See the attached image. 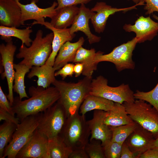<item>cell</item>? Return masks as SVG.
Listing matches in <instances>:
<instances>
[{
    "label": "cell",
    "instance_id": "obj_1",
    "mask_svg": "<svg viewBox=\"0 0 158 158\" xmlns=\"http://www.w3.org/2000/svg\"><path fill=\"white\" fill-rule=\"evenodd\" d=\"M28 93L30 97L24 100L19 97H14L13 109L20 121L27 116L44 112L56 103L60 97L55 87L44 88L41 86L30 87Z\"/></svg>",
    "mask_w": 158,
    "mask_h": 158
},
{
    "label": "cell",
    "instance_id": "obj_2",
    "mask_svg": "<svg viewBox=\"0 0 158 158\" xmlns=\"http://www.w3.org/2000/svg\"><path fill=\"white\" fill-rule=\"evenodd\" d=\"M92 77H85L77 83L56 80L52 84L59 90L58 101L64 108L67 116L78 112L86 97L90 94Z\"/></svg>",
    "mask_w": 158,
    "mask_h": 158
},
{
    "label": "cell",
    "instance_id": "obj_3",
    "mask_svg": "<svg viewBox=\"0 0 158 158\" xmlns=\"http://www.w3.org/2000/svg\"><path fill=\"white\" fill-rule=\"evenodd\" d=\"M43 32L38 30L30 46L21 45L16 55L18 59L23 58L19 63L32 66L44 65L49 57L52 51V44L54 37L53 32L43 37Z\"/></svg>",
    "mask_w": 158,
    "mask_h": 158
},
{
    "label": "cell",
    "instance_id": "obj_4",
    "mask_svg": "<svg viewBox=\"0 0 158 158\" xmlns=\"http://www.w3.org/2000/svg\"><path fill=\"white\" fill-rule=\"evenodd\" d=\"M90 134L85 115H80L78 112L67 117L59 135L73 150L84 149L89 142Z\"/></svg>",
    "mask_w": 158,
    "mask_h": 158
},
{
    "label": "cell",
    "instance_id": "obj_5",
    "mask_svg": "<svg viewBox=\"0 0 158 158\" xmlns=\"http://www.w3.org/2000/svg\"><path fill=\"white\" fill-rule=\"evenodd\" d=\"M122 104L134 121L151 132L155 139L158 137V111L154 107L141 99Z\"/></svg>",
    "mask_w": 158,
    "mask_h": 158
},
{
    "label": "cell",
    "instance_id": "obj_6",
    "mask_svg": "<svg viewBox=\"0 0 158 158\" xmlns=\"http://www.w3.org/2000/svg\"><path fill=\"white\" fill-rule=\"evenodd\" d=\"M42 113L28 116L17 125L11 140L4 149L2 158H16L18 152L28 141L37 128Z\"/></svg>",
    "mask_w": 158,
    "mask_h": 158
},
{
    "label": "cell",
    "instance_id": "obj_7",
    "mask_svg": "<svg viewBox=\"0 0 158 158\" xmlns=\"http://www.w3.org/2000/svg\"><path fill=\"white\" fill-rule=\"evenodd\" d=\"M108 82L107 79L102 75L92 79L90 95L102 97L121 104L135 101L134 92L128 84L123 83L117 87H112L108 85Z\"/></svg>",
    "mask_w": 158,
    "mask_h": 158
},
{
    "label": "cell",
    "instance_id": "obj_8",
    "mask_svg": "<svg viewBox=\"0 0 158 158\" xmlns=\"http://www.w3.org/2000/svg\"><path fill=\"white\" fill-rule=\"evenodd\" d=\"M137 43V40L135 37L115 47L109 54H104L103 52L99 51L96 52L95 61L97 64L102 61L112 63L119 72L125 69L134 70L135 63L132 57Z\"/></svg>",
    "mask_w": 158,
    "mask_h": 158
},
{
    "label": "cell",
    "instance_id": "obj_9",
    "mask_svg": "<svg viewBox=\"0 0 158 158\" xmlns=\"http://www.w3.org/2000/svg\"><path fill=\"white\" fill-rule=\"evenodd\" d=\"M66 111L58 101L42 112L37 129L48 139L59 135L66 120Z\"/></svg>",
    "mask_w": 158,
    "mask_h": 158
},
{
    "label": "cell",
    "instance_id": "obj_10",
    "mask_svg": "<svg viewBox=\"0 0 158 158\" xmlns=\"http://www.w3.org/2000/svg\"><path fill=\"white\" fill-rule=\"evenodd\" d=\"M16 49V47L12 40L7 42L6 45L2 43L0 45V63L4 69V71L1 73V77L2 79L6 78L8 88V94L6 96L11 106L14 99L13 86L15 71L13 60Z\"/></svg>",
    "mask_w": 158,
    "mask_h": 158
},
{
    "label": "cell",
    "instance_id": "obj_11",
    "mask_svg": "<svg viewBox=\"0 0 158 158\" xmlns=\"http://www.w3.org/2000/svg\"><path fill=\"white\" fill-rule=\"evenodd\" d=\"M48 141L49 139L37 128L16 158H51Z\"/></svg>",
    "mask_w": 158,
    "mask_h": 158
},
{
    "label": "cell",
    "instance_id": "obj_12",
    "mask_svg": "<svg viewBox=\"0 0 158 158\" xmlns=\"http://www.w3.org/2000/svg\"><path fill=\"white\" fill-rule=\"evenodd\" d=\"M126 32H134L138 43L151 41L158 32V23L152 20L150 16L146 17L140 16L134 25L126 24L123 27Z\"/></svg>",
    "mask_w": 158,
    "mask_h": 158
},
{
    "label": "cell",
    "instance_id": "obj_13",
    "mask_svg": "<svg viewBox=\"0 0 158 158\" xmlns=\"http://www.w3.org/2000/svg\"><path fill=\"white\" fill-rule=\"evenodd\" d=\"M16 0L21 9V21L24 25L25 21L30 20H35L32 23V25L40 24L44 21V18L48 17L51 19L57 12L56 8L58 4L56 1L54 2L49 7L41 8L36 4L38 0H31L30 3L26 4L20 3V0Z\"/></svg>",
    "mask_w": 158,
    "mask_h": 158
},
{
    "label": "cell",
    "instance_id": "obj_14",
    "mask_svg": "<svg viewBox=\"0 0 158 158\" xmlns=\"http://www.w3.org/2000/svg\"><path fill=\"white\" fill-rule=\"evenodd\" d=\"M139 3L135 5L125 8L113 7L106 3L101 1L96 3L91 10L94 12L90 20L95 32L99 33L103 32L105 30L108 18L115 13L122 11L126 12L136 9V6H141Z\"/></svg>",
    "mask_w": 158,
    "mask_h": 158
},
{
    "label": "cell",
    "instance_id": "obj_15",
    "mask_svg": "<svg viewBox=\"0 0 158 158\" xmlns=\"http://www.w3.org/2000/svg\"><path fill=\"white\" fill-rule=\"evenodd\" d=\"M155 139L151 132L138 123L125 142L138 158L139 155L152 148Z\"/></svg>",
    "mask_w": 158,
    "mask_h": 158
},
{
    "label": "cell",
    "instance_id": "obj_16",
    "mask_svg": "<svg viewBox=\"0 0 158 158\" xmlns=\"http://www.w3.org/2000/svg\"><path fill=\"white\" fill-rule=\"evenodd\" d=\"M109 112L102 110H94L92 118L87 121L91 132L90 141L93 139L99 140L102 144L111 140V130L110 126L104 123Z\"/></svg>",
    "mask_w": 158,
    "mask_h": 158
},
{
    "label": "cell",
    "instance_id": "obj_17",
    "mask_svg": "<svg viewBox=\"0 0 158 158\" xmlns=\"http://www.w3.org/2000/svg\"><path fill=\"white\" fill-rule=\"evenodd\" d=\"M79 8V12L71 27L69 28L70 34H74L75 32L80 31L86 36L90 44L99 42L101 37L91 32L89 25V20L94 12L87 7L85 4H81Z\"/></svg>",
    "mask_w": 158,
    "mask_h": 158
},
{
    "label": "cell",
    "instance_id": "obj_18",
    "mask_svg": "<svg viewBox=\"0 0 158 158\" xmlns=\"http://www.w3.org/2000/svg\"><path fill=\"white\" fill-rule=\"evenodd\" d=\"M0 24L17 28L24 25L21 8L16 0H0Z\"/></svg>",
    "mask_w": 158,
    "mask_h": 158
},
{
    "label": "cell",
    "instance_id": "obj_19",
    "mask_svg": "<svg viewBox=\"0 0 158 158\" xmlns=\"http://www.w3.org/2000/svg\"><path fill=\"white\" fill-rule=\"evenodd\" d=\"M40 24L52 31L54 34L52 42V51L49 57L45 64L53 66L57 53L61 47L66 42L71 41L75 36V34H70L69 28L65 29H57L52 26L49 22L43 21Z\"/></svg>",
    "mask_w": 158,
    "mask_h": 158
},
{
    "label": "cell",
    "instance_id": "obj_20",
    "mask_svg": "<svg viewBox=\"0 0 158 158\" xmlns=\"http://www.w3.org/2000/svg\"><path fill=\"white\" fill-rule=\"evenodd\" d=\"M85 39L80 37L75 42H65L60 48L53 66L56 71L58 70L69 62H73L79 49L83 44Z\"/></svg>",
    "mask_w": 158,
    "mask_h": 158
},
{
    "label": "cell",
    "instance_id": "obj_21",
    "mask_svg": "<svg viewBox=\"0 0 158 158\" xmlns=\"http://www.w3.org/2000/svg\"><path fill=\"white\" fill-rule=\"evenodd\" d=\"M116 102L103 97L89 95L85 98L80 108V113L85 115L87 112L95 110L109 111L114 110Z\"/></svg>",
    "mask_w": 158,
    "mask_h": 158
},
{
    "label": "cell",
    "instance_id": "obj_22",
    "mask_svg": "<svg viewBox=\"0 0 158 158\" xmlns=\"http://www.w3.org/2000/svg\"><path fill=\"white\" fill-rule=\"evenodd\" d=\"M79 10V8L74 6L56 10V14L51 19L49 23L52 26L57 29L67 28L73 24Z\"/></svg>",
    "mask_w": 158,
    "mask_h": 158
},
{
    "label": "cell",
    "instance_id": "obj_23",
    "mask_svg": "<svg viewBox=\"0 0 158 158\" xmlns=\"http://www.w3.org/2000/svg\"><path fill=\"white\" fill-rule=\"evenodd\" d=\"M96 55L94 49H87L82 46L78 50L73 62L82 63L83 66L82 75L85 77H92L98 64L95 61Z\"/></svg>",
    "mask_w": 158,
    "mask_h": 158
},
{
    "label": "cell",
    "instance_id": "obj_24",
    "mask_svg": "<svg viewBox=\"0 0 158 158\" xmlns=\"http://www.w3.org/2000/svg\"><path fill=\"white\" fill-rule=\"evenodd\" d=\"M31 69L28 77L30 79L37 76L38 86L47 88L56 80L55 75L56 70L53 66L45 63L41 66H33Z\"/></svg>",
    "mask_w": 158,
    "mask_h": 158
},
{
    "label": "cell",
    "instance_id": "obj_25",
    "mask_svg": "<svg viewBox=\"0 0 158 158\" xmlns=\"http://www.w3.org/2000/svg\"><path fill=\"white\" fill-rule=\"evenodd\" d=\"M30 27L24 29H19L17 28L0 26V35L1 40L7 42L12 40V37L20 40L21 45L25 44L27 47L30 46L32 40L30 38V34L32 32Z\"/></svg>",
    "mask_w": 158,
    "mask_h": 158
},
{
    "label": "cell",
    "instance_id": "obj_26",
    "mask_svg": "<svg viewBox=\"0 0 158 158\" xmlns=\"http://www.w3.org/2000/svg\"><path fill=\"white\" fill-rule=\"evenodd\" d=\"M116 103V109L109 111L105 123L110 126L116 127L133 123L134 121L128 114L122 104Z\"/></svg>",
    "mask_w": 158,
    "mask_h": 158
},
{
    "label": "cell",
    "instance_id": "obj_27",
    "mask_svg": "<svg viewBox=\"0 0 158 158\" xmlns=\"http://www.w3.org/2000/svg\"><path fill=\"white\" fill-rule=\"evenodd\" d=\"M14 68L15 70L14 84L13 86V91L18 94L21 100L24 98H29L27 95L25 85L24 79L26 74L29 72L32 68L25 64H14Z\"/></svg>",
    "mask_w": 158,
    "mask_h": 158
},
{
    "label": "cell",
    "instance_id": "obj_28",
    "mask_svg": "<svg viewBox=\"0 0 158 158\" xmlns=\"http://www.w3.org/2000/svg\"><path fill=\"white\" fill-rule=\"evenodd\" d=\"M51 158H69L72 150L59 135L49 139Z\"/></svg>",
    "mask_w": 158,
    "mask_h": 158
},
{
    "label": "cell",
    "instance_id": "obj_29",
    "mask_svg": "<svg viewBox=\"0 0 158 158\" xmlns=\"http://www.w3.org/2000/svg\"><path fill=\"white\" fill-rule=\"evenodd\" d=\"M16 124L5 121L0 126V158H2L4 149L11 140L17 128Z\"/></svg>",
    "mask_w": 158,
    "mask_h": 158
},
{
    "label": "cell",
    "instance_id": "obj_30",
    "mask_svg": "<svg viewBox=\"0 0 158 158\" xmlns=\"http://www.w3.org/2000/svg\"><path fill=\"white\" fill-rule=\"evenodd\" d=\"M137 124V123L134 121L130 124L118 126H110L112 132L111 140L123 144L135 129Z\"/></svg>",
    "mask_w": 158,
    "mask_h": 158
},
{
    "label": "cell",
    "instance_id": "obj_31",
    "mask_svg": "<svg viewBox=\"0 0 158 158\" xmlns=\"http://www.w3.org/2000/svg\"><path fill=\"white\" fill-rule=\"evenodd\" d=\"M134 95L135 99L143 100L148 102L158 111V83L151 91L144 92L137 90Z\"/></svg>",
    "mask_w": 158,
    "mask_h": 158
},
{
    "label": "cell",
    "instance_id": "obj_32",
    "mask_svg": "<svg viewBox=\"0 0 158 158\" xmlns=\"http://www.w3.org/2000/svg\"><path fill=\"white\" fill-rule=\"evenodd\" d=\"M122 145L111 140L102 144L105 158H120Z\"/></svg>",
    "mask_w": 158,
    "mask_h": 158
},
{
    "label": "cell",
    "instance_id": "obj_33",
    "mask_svg": "<svg viewBox=\"0 0 158 158\" xmlns=\"http://www.w3.org/2000/svg\"><path fill=\"white\" fill-rule=\"evenodd\" d=\"M99 140L93 139L85 145L84 149L89 158H105L103 147Z\"/></svg>",
    "mask_w": 158,
    "mask_h": 158
},
{
    "label": "cell",
    "instance_id": "obj_34",
    "mask_svg": "<svg viewBox=\"0 0 158 158\" xmlns=\"http://www.w3.org/2000/svg\"><path fill=\"white\" fill-rule=\"evenodd\" d=\"M139 2L145 6L144 9L146 11L145 15H150L154 12H158V0H140Z\"/></svg>",
    "mask_w": 158,
    "mask_h": 158
},
{
    "label": "cell",
    "instance_id": "obj_35",
    "mask_svg": "<svg viewBox=\"0 0 158 158\" xmlns=\"http://www.w3.org/2000/svg\"><path fill=\"white\" fill-rule=\"evenodd\" d=\"M57 1L58 5L56 10L62 8L74 6L79 4H86L93 0H55Z\"/></svg>",
    "mask_w": 158,
    "mask_h": 158
},
{
    "label": "cell",
    "instance_id": "obj_36",
    "mask_svg": "<svg viewBox=\"0 0 158 158\" xmlns=\"http://www.w3.org/2000/svg\"><path fill=\"white\" fill-rule=\"evenodd\" d=\"M0 108L15 116V114L10 102L3 91L1 86H0Z\"/></svg>",
    "mask_w": 158,
    "mask_h": 158
},
{
    "label": "cell",
    "instance_id": "obj_37",
    "mask_svg": "<svg viewBox=\"0 0 158 158\" xmlns=\"http://www.w3.org/2000/svg\"><path fill=\"white\" fill-rule=\"evenodd\" d=\"M74 65L68 63L55 73V76L60 75L64 79L68 76H71L74 73L73 68Z\"/></svg>",
    "mask_w": 158,
    "mask_h": 158
},
{
    "label": "cell",
    "instance_id": "obj_38",
    "mask_svg": "<svg viewBox=\"0 0 158 158\" xmlns=\"http://www.w3.org/2000/svg\"><path fill=\"white\" fill-rule=\"evenodd\" d=\"M13 123L18 125L20 122L19 118L8 112L0 108V121Z\"/></svg>",
    "mask_w": 158,
    "mask_h": 158
},
{
    "label": "cell",
    "instance_id": "obj_39",
    "mask_svg": "<svg viewBox=\"0 0 158 158\" xmlns=\"http://www.w3.org/2000/svg\"><path fill=\"white\" fill-rule=\"evenodd\" d=\"M120 158H137L136 155L130 150L125 141L122 145Z\"/></svg>",
    "mask_w": 158,
    "mask_h": 158
},
{
    "label": "cell",
    "instance_id": "obj_40",
    "mask_svg": "<svg viewBox=\"0 0 158 158\" xmlns=\"http://www.w3.org/2000/svg\"><path fill=\"white\" fill-rule=\"evenodd\" d=\"M138 158H158V147L151 148L139 155Z\"/></svg>",
    "mask_w": 158,
    "mask_h": 158
},
{
    "label": "cell",
    "instance_id": "obj_41",
    "mask_svg": "<svg viewBox=\"0 0 158 158\" xmlns=\"http://www.w3.org/2000/svg\"><path fill=\"white\" fill-rule=\"evenodd\" d=\"M69 158H89L84 149H79L73 150Z\"/></svg>",
    "mask_w": 158,
    "mask_h": 158
},
{
    "label": "cell",
    "instance_id": "obj_42",
    "mask_svg": "<svg viewBox=\"0 0 158 158\" xmlns=\"http://www.w3.org/2000/svg\"><path fill=\"white\" fill-rule=\"evenodd\" d=\"M83 68V64L79 63H76L74 65L73 70L75 77H78L82 73Z\"/></svg>",
    "mask_w": 158,
    "mask_h": 158
},
{
    "label": "cell",
    "instance_id": "obj_43",
    "mask_svg": "<svg viewBox=\"0 0 158 158\" xmlns=\"http://www.w3.org/2000/svg\"><path fill=\"white\" fill-rule=\"evenodd\" d=\"M153 147H158V137L155 139L152 148Z\"/></svg>",
    "mask_w": 158,
    "mask_h": 158
},
{
    "label": "cell",
    "instance_id": "obj_44",
    "mask_svg": "<svg viewBox=\"0 0 158 158\" xmlns=\"http://www.w3.org/2000/svg\"><path fill=\"white\" fill-rule=\"evenodd\" d=\"M127 1H129L130 0H127ZM132 1L135 3V4H138L139 1L140 0H132Z\"/></svg>",
    "mask_w": 158,
    "mask_h": 158
},
{
    "label": "cell",
    "instance_id": "obj_45",
    "mask_svg": "<svg viewBox=\"0 0 158 158\" xmlns=\"http://www.w3.org/2000/svg\"><path fill=\"white\" fill-rule=\"evenodd\" d=\"M152 16L153 18L157 20L158 21V16H157L154 14H153Z\"/></svg>",
    "mask_w": 158,
    "mask_h": 158
}]
</instances>
